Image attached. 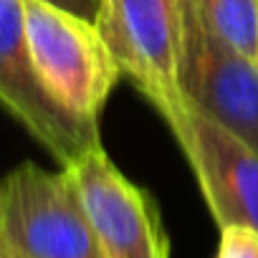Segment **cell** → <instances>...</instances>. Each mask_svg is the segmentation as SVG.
I'll list each match as a JSON object with an SVG mask.
<instances>
[{
  "label": "cell",
  "instance_id": "obj_1",
  "mask_svg": "<svg viewBox=\"0 0 258 258\" xmlns=\"http://www.w3.org/2000/svg\"><path fill=\"white\" fill-rule=\"evenodd\" d=\"M23 11L28 48L46 91L71 114L99 121L121 71L96 23L43 0H23Z\"/></svg>",
  "mask_w": 258,
  "mask_h": 258
},
{
  "label": "cell",
  "instance_id": "obj_2",
  "mask_svg": "<svg viewBox=\"0 0 258 258\" xmlns=\"http://www.w3.org/2000/svg\"><path fill=\"white\" fill-rule=\"evenodd\" d=\"M0 235L21 258H106L66 170L36 162L0 180Z\"/></svg>",
  "mask_w": 258,
  "mask_h": 258
},
{
  "label": "cell",
  "instance_id": "obj_3",
  "mask_svg": "<svg viewBox=\"0 0 258 258\" xmlns=\"http://www.w3.org/2000/svg\"><path fill=\"white\" fill-rule=\"evenodd\" d=\"M96 28L121 76L170 121L185 104L180 89L177 0H99Z\"/></svg>",
  "mask_w": 258,
  "mask_h": 258
},
{
  "label": "cell",
  "instance_id": "obj_4",
  "mask_svg": "<svg viewBox=\"0 0 258 258\" xmlns=\"http://www.w3.org/2000/svg\"><path fill=\"white\" fill-rule=\"evenodd\" d=\"M180 3V66L185 99L258 150V63L230 46L198 0Z\"/></svg>",
  "mask_w": 258,
  "mask_h": 258
},
{
  "label": "cell",
  "instance_id": "obj_5",
  "mask_svg": "<svg viewBox=\"0 0 258 258\" xmlns=\"http://www.w3.org/2000/svg\"><path fill=\"white\" fill-rule=\"evenodd\" d=\"M63 170L106 258H170L157 200L109 160L101 142Z\"/></svg>",
  "mask_w": 258,
  "mask_h": 258
},
{
  "label": "cell",
  "instance_id": "obj_6",
  "mask_svg": "<svg viewBox=\"0 0 258 258\" xmlns=\"http://www.w3.org/2000/svg\"><path fill=\"white\" fill-rule=\"evenodd\" d=\"M0 106L61 167L99 145V121L71 114L46 91L28 48L23 0H0Z\"/></svg>",
  "mask_w": 258,
  "mask_h": 258
},
{
  "label": "cell",
  "instance_id": "obj_7",
  "mask_svg": "<svg viewBox=\"0 0 258 258\" xmlns=\"http://www.w3.org/2000/svg\"><path fill=\"white\" fill-rule=\"evenodd\" d=\"M167 124L192 167L215 225L258 230V150L190 101Z\"/></svg>",
  "mask_w": 258,
  "mask_h": 258
},
{
  "label": "cell",
  "instance_id": "obj_8",
  "mask_svg": "<svg viewBox=\"0 0 258 258\" xmlns=\"http://www.w3.org/2000/svg\"><path fill=\"white\" fill-rule=\"evenodd\" d=\"M198 8L230 46L258 63V0H198Z\"/></svg>",
  "mask_w": 258,
  "mask_h": 258
},
{
  "label": "cell",
  "instance_id": "obj_9",
  "mask_svg": "<svg viewBox=\"0 0 258 258\" xmlns=\"http://www.w3.org/2000/svg\"><path fill=\"white\" fill-rule=\"evenodd\" d=\"M215 258H258V230L248 225L220 228V245Z\"/></svg>",
  "mask_w": 258,
  "mask_h": 258
},
{
  "label": "cell",
  "instance_id": "obj_10",
  "mask_svg": "<svg viewBox=\"0 0 258 258\" xmlns=\"http://www.w3.org/2000/svg\"><path fill=\"white\" fill-rule=\"evenodd\" d=\"M43 3L61 8V11H69L79 18H86V21H96V13H99V0H43Z\"/></svg>",
  "mask_w": 258,
  "mask_h": 258
},
{
  "label": "cell",
  "instance_id": "obj_11",
  "mask_svg": "<svg viewBox=\"0 0 258 258\" xmlns=\"http://www.w3.org/2000/svg\"><path fill=\"white\" fill-rule=\"evenodd\" d=\"M0 258H21V255L11 248V243H8L3 235H0Z\"/></svg>",
  "mask_w": 258,
  "mask_h": 258
}]
</instances>
